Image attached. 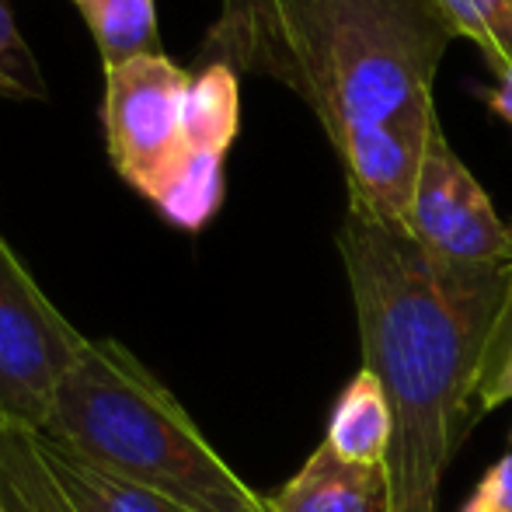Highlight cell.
I'll list each match as a JSON object with an SVG mask.
<instances>
[{
    "label": "cell",
    "instance_id": "21",
    "mask_svg": "<svg viewBox=\"0 0 512 512\" xmlns=\"http://www.w3.org/2000/svg\"><path fill=\"white\" fill-rule=\"evenodd\" d=\"M0 512H7V509H0Z\"/></svg>",
    "mask_w": 512,
    "mask_h": 512
},
{
    "label": "cell",
    "instance_id": "2",
    "mask_svg": "<svg viewBox=\"0 0 512 512\" xmlns=\"http://www.w3.org/2000/svg\"><path fill=\"white\" fill-rule=\"evenodd\" d=\"M338 255L356 304L363 370L394 411L391 512H436L439 485L474 411L488 349L509 307V265H457L405 230L345 209Z\"/></svg>",
    "mask_w": 512,
    "mask_h": 512
},
{
    "label": "cell",
    "instance_id": "20",
    "mask_svg": "<svg viewBox=\"0 0 512 512\" xmlns=\"http://www.w3.org/2000/svg\"><path fill=\"white\" fill-rule=\"evenodd\" d=\"M74 4H81V0H74Z\"/></svg>",
    "mask_w": 512,
    "mask_h": 512
},
{
    "label": "cell",
    "instance_id": "11",
    "mask_svg": "<svg viewBox=\"0 0 512 512\" xmlns=\"http://www.w3.org/2000/svg\"><path fill=\"white\" fill-rule=\"evenodd\" d=\"M77 7L98 42L102 67L164 53L154 0H81Z\"/></svg>",
    "mask_w": 512,
    "mask_h": 512
},
{
    "label": "cell",
    "instance_id": "16",
    "mask_svg": "<svg viewBox=\"0 0 512 512\" xmlns=\"http://www.w3.org/2000/svg\"><path fill=\"white\" fill-rule=\"evenodd\" d=\"M488 108H492L502 122H509L512 126V67L506 70V74H499V84L488 91Z\"/></svg>",
    "mask_w": 512,
    "mask_h": 512
},
{
    "label": "cell",
    "instance_id": "14",
    "mask_svg": "<svg viewBox=\"0 0 512 512\" xmlns=\"http://www.w3.org/2000/svg\"><path fill=\"white\" fill-rule=\"evenodd\" d=\"M509 398H512V297L499 321V331L492 338V349H488L485 370H481L478 391H474V411L488 415V411L506 405Z\"/></svg>",
    "mask_w": 512,
    "mask_h": 512
},
{
    "label": "cell",
    "instance_id": "12",
    "mask_svg": "<svg viewBox=\"0 0 512 512\" xmlns=\"http://www.w3.org/2000/svg\"><path fill=\"white\" fill-rule=\"evenodd\" d=\"M453 39H467L481 49L492 74L512 67V0H436Z\"/></svg>",
    "mask_w": 512,
    "mask_h": 512
},
{
    "label": "cell",
    "instance_id": "4",
    "mask_svg": "<svg viewBox=\"0 0 512 512\" xmlns=\"http://www.w3.org/2000/svg\"><path fill=\"white\" fill-rule=\"evenodd\" d=\"M88 342L0 234V422L46 432L56 391Z\"/></svg>",
    "mask_w": 512,
    "mask_h": 512
},
{
    "label": "cell",
    "instance_id": "8",
    "mask_svg": "<svg viewBox=\"0 0 512 512\" xmlns=\"http://www.w3.org/2000/svg\"><path fill=\"white\" fill-rule=\"evenodd\" d=\"M272 512H391L384 467H359L335 457L321 439L307 464L269 495Z\"/></svg>",
    "mask_w": 512,
    "mask_h": 512
},
{
    "label": "cell",
    "instance_id": "6",
    "mask_svg": "<svg viewBox=\"0 0 512 512\" xmlns=\"http://www.w3.org/2000/svg\"><path fill=\"white\" fill-rule=\"evenodd\" d=\"M408 234L436 258L457 265L506 269L512 262V227L495 213L488 192L457 157L443 126L429 136L418 168Z\"/></svg>",
    "mask_w": 512,
    "mask_h": 512
},
{
    "label": "cell",
    "instance_id": "18",
    "mask_svg": "<svg viewBox=\"0 0 512 512\" xmlns=\"http://www.w3.org/2000/svg\"><path fill=\"white\" fill-rule=\"evenodd\" d=\"M223 4H234V0H223Z\"/></svg>",
    "mask_w": 512,
    "mask_h": 512
},
{
    "label": "cell",
    "instance_id": "19",
    "mask_svg": "<svg viewBox=\"0 0 512 512\" xmlns=\"http://www.w3.org/2000/svg\"><path fill=\"white\" fill-rule=\"evenodd\" d=\"M509 446H512V432H509Z\"/></svg>",
    "mask_w": 512,
    "mask_h": 512
},
{
    "label": "cell",
    "instance_id": "7",
    "mask_svg": "<svg viewBox=\"0 0 512 512\" xmlns=\"http://www.w3.org/2000/svg\"><path fill=\"white\" fill-rule=\"evenodd\" d=\"M241 129V81L227 63L192 70L185 102V154L154 209L178 230H203L223 206V161Z\"/></svg>",
    "mask_w": 512,
    "mask_h": 512
},
{
    "label": "cell",
    "instance_id": "17",
    "mask_svg": "<svg viewBox=\"0 0 512 512\" xmlns=\"http://www.w3.org/2000/svg\"><path fill=\"white\" fill-rule=\"evenodd\" d=\"M509 290H512V262H509Z\"/></svg>",
    "mask_w": 512,
    "mask_h": 512
},
{
    "label": "cell",
    "instance_id": "10",
    "mask_svg": "<svg viewBox=\"0 0 512 512\" xmlns=\"http://www.w3.org/2000/svg\"><path fill=\"white\" fill-rule=\"evenodd\" d=\"M324 443L331 453L359 467H387L394 443V411L384 384L370 370H359L338 394L328 418Z\"/></svg>",
    "mask_w": 512,
    "mask_h": 512
},
{
    "label": "cell",
    "instance_id": "13",
    "mask_svg": "<svg viewBox=\"0 0 512 512\" xmlns=\"http://www.w3.org/2000/svg\"><path fill=\"white\" fill-rule=\"evenodd\" d=\"M0 98H18V102L49 98V84L25 35L18 32L11 0H0Z\"/></svg>",
    "mask_w": 512,
    "mask_h": 512
},
{
    "label": "cell",
    "instance_id": "1",
    "mask_svg": "<svg viewBox=\"0 0 512 512\" xmlns=\"http://www.w3.org/2000/svg\"><path fill=\"white\" fill-rule=\"evenodd\" d=\"M453 32L436 0H234L199 53L286 84L317 115L352 213L405 230Z\"/></svg>",
    "mask_w": 512,
    "mask_h": 512
},
{
    "label": "cell",
    "instance_id": "3",
    "mask_svg": "<svg viewBox=\"0 0 512 512\" xmlns=\"http://www.w3.org/2000/svg\"><path fill=\"white\" fill-rule=\"evenodd\" d=\"M46 432L178 512H272L182 401L115 338H91L70 366Z\"/></svg>",
    "mask_w": 512,
    "mask_h": 512
},
{
    "label": "cell",
    "instance_id": "15",
    "mask_svg": "<svg viewBox=\"0 0 512 512\" xmlns=\"http://www.w3.org/2000/svg\"><path fill=\"white\" fill-rule=\"evenodd\" d=\"M460 512H512V453L495 460L481 481L474 485L471 499L460 506Z\"/></svg>",
    "mask_w": 512,
    "mask_h": 512
},
{
    "label": "cell",
    "instance_id": "9",
    "mask_svg": "<svg viewBox=\"0 0 512 512\" xmlns=\"http://www.w3.org/2000/svg\"><path fill=\"white\" fill-rule=\"evenodd\" d=\"M39 457L49 478V492L56 499V512H178L157 495L136 488L133 481L91 464L49 432L39 436Z\"/></svg>",
    "mask_w": 512,
    "mask_h": 512
},
{
    "label": "cell",
    "instance_id": "5",
    "mask_svg": "<svg viewBox=\"0 0 512 512\" xmlns=\"http://www.w3.org/2000/svg\"><path fill=\"white\" fill-rule=\"evenodd\" d=\"M192 70L164 53L105 67L108 161L150 206L164 196L185 154V102Z\"/></svg>",
    "mask_w": 512,
    "mask_h": 512
}]
</instances>
